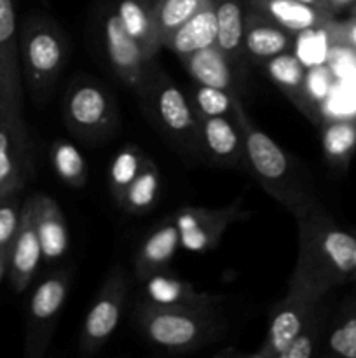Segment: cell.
<instances>
[{
  "label": "cell",
  "instance_id": "6da1fadb",
  "mask_svg": "<svg viewBox=\"0 0 356 358\" xmlns=\"http://www.w3.org/2000/svg\"><path fill=\"white\" fill-rule=\"evenodd\" d=\"M295 219L299 252L286 296L323 299L332 289L353 280L356 234L342 229L320 203Z\"/></svg>",
  "mask_w": 356,
  "mask_h": 358
},
{
  "label": "cell",
  "instance_id": "7a4b0ae2",
  "mask_svg": "<svg viewBox=\"0 0 356 358\" xmlns=\"http://www.w3.org/2000/svg\"><path fill=\"white\" fill-rule=\"evenodd\" d=\"M232 117L243 135L246 166L264 191L292 212L293 217L318 205V196L306 173L267 133L251 122L237 96H234Z\"/></svg>",
  "mask_w": 356,
  "mask_h": 358
},
{
  "label": "cell",
  "instance_id": "3957f363",
  "mask_svg": "<svg viewBox=\"0 0 356 358\" xmlns=\"http://www.w3.org/2000/svg\"><path fill=\"white\" fill-rule=\"evenodd\" d=\"M218 306H166L145 301L136 311L143 336L173 353L194 352L225 332Z\"/></svg>",
  "mask_w": 356,
  "mask_h": 358
},
{
  "label": "cell",
  "instance_id": "277c9868",
  "mask_svg": "<svg viewBox=\"0 0 356 358\" xmlns=\"http://www.w3.org/2000/svg\"><path fill=\"white\" fill-rule=\"evenodd\" d=\"M23 80L35 101H45L65 66L66 37L54 21L30 16L20 31Z\"/></svg>",
  "mask_w": 356,
  "mask_h": 358
},
{
  "label": "cell",
  "instance_id": "5b68a950",
  "mask_svg": "<svg viewBox=\"0 0 356 358\" xmlns=\"http://www.w3.org/2000/svg\"><path fill=\"white\" fill-rule=\"evenodd\" d=\"M138 94L164 135L177 145L199 152V115L192 100L152 62Z\"/></svg>",
  "mask_w": 356,
  "mask_h": 358
},
{
  "label": "cell",
  "instance_id": "8992f818",
  "mask_svg": "<svg viewBox=\"0 0 356 358\" xmlns=\"http://www.w3.org/2000/svg\"><path fill=\"white\" fill-rule=\"evenodd\" d=\"M70 289V275L54 271L45 276L31 294L24 322V355L40 358L47 352Z\"/></svg>",
  "mask_w": 356,
  "mask_h": 358
},
{
  "label": "cell",
  "instance_id": "52a82bcc",
  "mask_svg": "<svg viewBox=\"0 0 356 358\" xmlns=\"http://www.w3.org/2000/svg\"><path fill=\"white\" fill-rule=\"evenodd\" d=\"M0 117L24 126L23 70L14 0H0Z\"/></svg>",
  "mask_w": 356,
  "mask_h": 358
},
{
  "label": "cell",
  "instance_id": "ba28073f",
  "mask_svg": "<svg viewBox=\"0 0 356 358\" xmlns=\"http://www.w3.org/2000/svg\"><path fill=\"white\" fill-rule=\"evenodd\" d=\"M117 119L110 94L91 79H77L65 98V122L79 138L94 142L112 131Z\"/></svg>",
  "mask_w": 356,
  "mask_h": 358
},
{
  "label": "cell",
  "instance_id": "9c48e42d",
  "mask_svg": "<svg viewBox=\"0 0 356 358\" xmlns=\"http://www.w3.org/2000/svg\"><path fill=\"white\" fill-rule=\"evenodd\" d=\"M248 212L243 198L236 199L222 208L185 206L171 215L175 226L180 231V247L188 252H208L218 247L225 231L237 220H244Z\"/></svg>",
  "mask_w": 356,
  "mask_h": 358
},
{
  "label": "cell",
  "instance_id": "30bf717a",
  "mask_svg": "<svg viewBox=\"0 0 356 358\" xmlns=\"http://www.w3.org/2000/svg\"><path fill=\"white\" fill-rule=\"evenodd\" d=\"M128 294V280L121 266H115L105 278L96 301L87 311L80 334V350L87 355L100 352L121 322Z\"/></svg>",
  "mask_w": 356,
  "mask_h": 358
},
{
  "label": "cell",
  "instance_id": "8fae6325",
  "mask_svg": "<svg viewBox=\"0 0 356 358\" xmlns=\"http://www.w3.org/2000/svg\"><path fill=\"white\" fill-rule=\"evenodd\" d=\"M321 299H300L285 296L272 313L267 338L264 345L251 353L255 358H278L290 346V343L311 324L320 311Z\"/></svg>",
  "mask_w": 356,
  "mask_h": 358
},
{
  "label": "cell",
  "instance_id": "7c38bea8",
  "mask_svg": "<svg viewBox=\"0 0 356 358\" xmlns=\"http://www.w3.org/2000/svg\"><path fill=\"white\" fill-rule=\"evenodd\" d=\"M199 154L218 166H246L243 135L232 115H199Z\"/></svg>",
  "mask_w": 356,
  "mask_h": 358
},
{
  "label": "cell",
  "instance_id": "4fadbf2b",
  "mask_svg": "<svg viewBox=\"0 0 356 358\" xmlns=\"http://www.w3.org/2000/svg\"><path fill=\"white\" fill-rule=\"evenodd\" d=\"M105 45L112 69L119 79L140 93L152 59L147 58L142 45L124 30L117 13L110 14L105 21Z\"/></svg>",
  "mask_w": 356,
  "mask_h": 358
},
{
  "label": "cell",
  "instance_id": "5bb4252c",
  "mask_svg": "<svg viewBox=\"0 0 356 358\" xmlns=\"http://www.w3.org/2000/svg\"><path fill=\"white\" fill-rule=\"evenodd\" d=\"M42 259V247L38 241L37 227L34 220V201L31 198L21 206L20 227L9 250V282L16 292H23L34 280Z\"/></svg>",
  "mask_w": 356,
  "mask_h": 358
},
{
  "label": "cell",
  "instance_id": "9a60e30c",
  "mask_svg": "<svg viewBox=\"0 0 356 358\" xmlns=\"http://www.w3.org/2000/svg\"><path fill=\"white\" fill-rule=\"evenodd\" d=\"M30 173L27 128L0 117V199L14 196Z\"/></svg>",
  "mask_w": 356,
  "mask_h": 358
},
{
  "label": "cell",
  "instance_id": "2e32d148",
  "mask_svg": "<svg viewBox=\"0 0 356 358\" xmlns=\"http://www.w3.org/2000/svg\"><path fill=\"white\" fill-rule=\"evenodd\" d=\"M292 31L285 30L269 20L260 10L250 9L244 13V37L243 51L258 62L278 56L292 48Z\"/></svg>",
  "mask_w": 356,
  "mask_h": 358
},
{
  "label": "cell",
  "instance_id": "e0dca14e",
  "mask_svg": "<svg viewBox=\"0 0 356 358\" xmlns=\"http://www.w3.org/2000/svg\"><path fill=\"white\" fill-rule=\"evenodd\" d=\"M31 201L35 227L42 247V259L47 264H52L68 250V226L58 203L47 194H34Z\"/></svg>",
  "mask_w": 356,
  "mask_h": 358
},
{
  "label": "cell",
  "instance_id": "ac0fdd59",
  "mask_svg": "<svg viewBox=\"0 0 356 358\" xmlns=\"http://www.w3.org/2000/svg\"><path fill=\"white\" fill-rule=\"evenodd\" d=\"M180 248V231L170 215L145 238L140 247L135 259L136 276L145 282L150 276L163 273Z\"/></svg>",
  "mask_w": 356,
  "mask_h": 358
},
{
  "label": "cell",
  "instance_id": "d6986e66",
  "mask_svg": "<svg viewBox=\"0 0 356 358\" xmlns=\"http://www.w3.org/2000/svg\"><path fill=\"white\" fill-rule=\"evenodd\" d=\"M246 3L292 34L323 27L334 16L297 0H246Z\"/></svg>",
  "mask_w": 356,
  "mask_h": 358
},
{
  "label": "cell",
  "instance_id": "ffe728a7",
  "mask_svg": "<svg viewBox=\"0 0 356 358\" xmlns=\"http://www.w3.org/2000/svg\"><path fill=\"white\" fill-rule=\"evenodd\" d=\"M265 69H267L271 79L281 87L286 96L300 108L311 119H316L313 112V103L309 101L306 90V76L307 69L302 65L295 52L285 51L278 56L265 59Z\"/></svg>",
  "mask_w": 356,
  "mask_h": 358
},
{
  "label": "cell",
  "instance_id": "44dd1931",
  "mask_svg": "<svg viewBox=\"0 0 356 358\" xmlns=\"http://www.w3.org/2000/svg\"><path fill=\"white\" fill-rule=\"evenodd\" d=\"M216 42V16L213 2L202 7L199 13H195L191 20L185 21L181 27H178L170 37L164 41L168 49L178 55L180 58L192 55L202 48L215 44ZM163 45V48H164Z\"/></svg>",
  "mask_w": 356,
  "mask_h": 358
},
{
  "label": "cell",
  "instance_id": "7402d4cb",
  "mask_svg": "<svg viewBox=\"0 0 356 358\" xmlns=\"http://www.w3.org/2000/svg\"><path fill=\"white\" fill-rule=\"evenodd\" d=\"M150 303L166 306H218L220 297L194 289L187 282L157 273L145 280Z\"/></svg>",
  "mask_w": 356,
  "mask_h": 358
},
{
  "label": "cell",
  "instance_id": "603a6c76",
  "mask_svg": "<svg viewBox=\"0 0 356 358\" xmlns=\"http://www.w3.org/2000/svg\"><path fill=\"white\" fill-rule=\"evenodd\" d=\"M115 13L124 30L142 45L147 58L154 59L157 51L163 48V42L154 21L152 3L142 0H121Z\"/></svg>",
  "mask_w": 356,
  "mask_h": 358
},
{
  "label": "cell",
  "instance_id": "cb8c5ba5",
  "mask_svg": "<svg viewBox=\"0 0 356 358\" xmlns=\"http://www.w3.org/2000/svg\"><path fill=\"white\" fill-rule=\"evenodd\" d=\"M184 65L194 83L202 86L220 87V90L230 91L232 87V70H230V59L225 52L216 44L194 51L192 55L184 56Z\"/></svg>",
  "mask_w": 356,
  "mask_h": 358
},
{
  "label": "cell",
  "instance_id": "d4e9b609",
  "mask_svg": "<svg viewBox=\"0 0 356 358\" xmlns=\"http://www.w3.org/2000/svg\"><path fill=\"white\" fill-rule=\"evenodd\" d=\"M216 16V42L230 62L243 55L244 10L241 0H213Z\"/></svg>",
  "mask_w": 356,
  "mask_h": 358
},
{
  "label": "cell",
  "instance_id": "484cf974",
  "mask_svg": "<svg viewBox=\"0 0 356 358\" xmlns=\"http://www.w3.org/2000/svg\"><path fill=\"white\" fill-rule=\"evenodd\" d=\"M321 145L332 166L344 168L356 150V119H334L323 124Z\"/></svg>",
  "mask_w": 356,
  "mask_h": 358
},
{
  "label": "cell",
  "instance_id": "4316f807",
  "mask_svg": "<svg viewBox=\"0 0 356 358\" xmlns=\"http://www.w3.org/2000/svg\"><path fill=\"white\" fill-rule=\"evenodd\" d=\"M161 175L156 163L147 157L138 177L131 182L119 205L129 213H145L156 205L159 196Z\"/></svg>",
  "mask_w": 356,
  "mask_h": 358
},
{
  "label": "cell",
  "instance_id": "83f0119b",
  "mask_svg": "<svg viewBox=\"0 0 356 358\" xmlns=\"http://www.w3.org/2000/svg\"><path fill=\"white\" fill-rule=\"evenodd\" d=\"M212 2L213 0H154L152 14L163 45L178 27Z\"/></svg>",
  "mask_w": 356,
  "mask_h": 358
},
{
  "label": "cell",
  "instance_id": "f1b7e54d",
  "mask_svg": "<svg viewBox=\"0 0 356 358\" xmlns=\"http://www.w3.org/2000/svg\"><path fill=\"white\" fill-rule=\"evenodd\" d=\"M145 161V154L136 145H126L115 154L108 170V187L115 201L121 203L122 196L128 191L131 182L138 177Z\"/></svg>",
  "mask_w": 356,
  "mask_h": 358
},
{
  "label": "cell",
  "instance_id": "f546056e",
  "mask_svg": "<svg viewBox=\"0 0 356 358\" xmlns=\"http://www.w3.org/2000/svg\"><path fill=\"white\" fill-rule=\"evenodd\" d=\"M51 163L56 175L72 187H84L87 182V164L73 143L58 140L51 147Z\"/></svg>",
  "mask_w": 356,
  "mask_h": 358
},
{
  "label": "cell",
  "instance_id": "4dcf8cb0",
  "mask_svg": "<svg viewBox=\"0 0 356 358\" xmlns=\"http://www.w3.org/2000/svg\"><path fill=\"white\" fill-rule=\"evenodd\" d=\"M327 348L332 355L356 358V304L335 317L327 334Z\"/></svg>",
  "mask_w": 356,
  "mask_h": 358
},
{
  "label": "cell",
  "instance_id": "1f68e13d",
  "mask_svg": "<svg viewBox=\"0 0 356 358\" xmlns=\"http://www.w3.org/2000/svg\"><path fill=\"white\" fill-rule=\"evenodd\" d=\"M327 24L318 28H309V30H304L297 34L295 56L302 62V65L306 69L318 65H327L328 63L332 41L330 35H328Z\"/></svg>",
  "mask_w": 356,
  "mask_h": 358
},
{
  "label": "cell",
  "instance_id": "d6a6232c",
  "mask_svg": "<svg viewBox=\"0 0 356 358\" xmlns=\"http://www.w3.org/2000/svg\"><path fill=\"white\" fill-rule=\"evenodd\" d=\"M191 100L199 115H232L234 94L230 91L195 83Z\"/></svg>",
  "mask_w": 356,
  "mask_h": 358
},
{
  "label": "cell",
  "instance_id": "836d02e7",
  "mask_svg": "<svg viewBox=\"0 0 356 358\" xmlns=\"http://www.w3.org/2000/svg\"><path fill=\"white\" fill-rule=\"evenodd\" d=\"M10 198L13 196L0 199V254L7 255L13 247L21 219V206Z\"/></svg>",
  "mask_w": 356,
  "mask_h": 358
},
{
  "label": "cell",
  "instance_id": "e575fe53",
  "mask_svg": "<svg viewBox=\"0 0 356 358\" xmlns=\"http://www.w3.org/2000/svg\"><path fill=\"white\" fill-rule=\"evenodd\" d=\"M323 331L321 327V313L318 311L316 317L311 320V324L290 343L288 348L278 358H309L314 355L318 345V334Z\"/></svg>",
  "mask_w": 356,
  "mask_h": 358
},
{
  "label": "cell",
  "instance_id": "d590c367",
  "mask_svg": "<svg viewBox=\"0 0 356 358\" xmlns=\"http://www.w3.org/2000/svg\"><path fill=\"white\" fill-rule=\"evenodd\" d=\"M332 79H334V72H332L328 65H318L307 69L306 90L313 107L318 103H323L330 96Z\"/></svg>",
  "mask_w": 356,
  "mask_h": 358
},
{
  "label": "cell",
  "instance_id": "8d00e7d4",
  "mask_svg": "<svg viewBox=\"0 0 356 358\" xmlns=\"http://www.w3.org/2000/svg\"><path fill=\"white\" fill-rule=\"evenodd\" d=\"M327 3L332 13H339V10H344L348 7L355 6L356 0H327Z\"/></svg>",
  "mask_w": 356,
  "mask_h": 358
},
{
  "label": "cell",
  "instance_id": "74e56055",
  "mask_svg": "<svg viewBox=\"0 0 356 358\" xmlns=\"http://www.w3.org/2000/svg\"><path fill=\"white\" fill-rule=\"evenodd\" d=\"M297 2L307 3V6H313V7H316V9H321V10H325V13H330V14H334V13H332V10H330V7H328L327 0H297Z\"/></svg>",
  "mask_w": 356,
  "mask_h": 358
},
{
  "label": "cell",
  "instance_id": "f35d334b",
  "mask_svg": "<svg viewBox=\"0 0 356 358\" xmlns=\"http://www.w3.org/2000/svg\"><path fill=\"white\" fill-rule=\"evenodd\" d=\"M7 262H9V255L7 254H0V278H2L3 271L7 269Z\"/></svg>",
  "mask_w": 356,
  "mask_h": 358
},
{
  "label": "cell",
  "instance_id": "ab89813d",
  "mask_svg": "<svg viewBox=\"0 0 356 358\" xmlns=\"http://www.w3.org/2000/svg\"><path fill=\"white\" fill-rule=\"evenodd\" d=\"M353 269H355V273H353V280H356V248H355V255H353Z\"/></svg>",
  "mask_w": 356,
  "mask_h": 358
},
{
  "label": "cell",
  "instance_id": "60d3db41",
  "mask_svg": "<svg viewBox=\"0 0 356 358\" xmlns=\"http://www.w3.org/2000/svg\"><path fill=\"white\" fill-rule=\"evenodd\" d=\"M351 10H353V16H356V3L351 7Z\"/></svg>",
  "mask_w": 356,
  "mask_h": 358
},
{
  "label": "cell",
  "instance_id": "b9f144b4",
  "mask_svg": "<svg viewBox=\"0 0 356 358\" xmlns=\"http://www.w3.org/2000/svg\"><path fill=\"white\" fill-rule=\"evenodd\" d=\"M142 2H147V3H152L154 0H142Z\"/></svg>",
  "mask_w": 356,
  "mask_h": 358
}]
</instances>
